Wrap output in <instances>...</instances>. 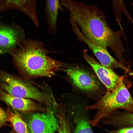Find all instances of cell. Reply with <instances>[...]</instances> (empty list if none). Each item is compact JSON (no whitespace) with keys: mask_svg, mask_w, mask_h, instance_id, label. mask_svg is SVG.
<instances>
[{"mask_svg":"<svg viewBox=\"0 0 133 133\" xmlns=\"http://www.w3.org/2000/svg\"><path fill=\"white\" fill-rule=\"evenodd\" d=\"M80 100L69 106L68 110L71 119L70 121H69L72 133H94L89 122V116L85 108V102Z\"/></svg>","mask_w":133,"mask_h":133,"instance_id":"30bf717a","label":"cell"},{"mask_svg":"<svg viewBox=\"0 0 133 133\" xmlns=\"http://www.w3.org/2000/svg\"><path fill=\"white\" fill-rule=\"evenodd\" d=\"M105 133H133V126H126L117 128L114 130L104 128Z\"/></svg>","mask_w":133,"mask_h":133,"instance_id":"e0dca14e","label":"cell"},{"mask_svg":"<svg viewBox=\"0 0 133 133\" xmlns=\"http://www.w3.org/2000/svg\"><path fill=\"white\" fill-rule=\"evenodd\" d=\"M45 14L48 25L49 30L51 33H56V27L58 11L63 10L60 0H45Z\"/></svg>","mask_w":133,"mask_h":133,"instance_id":"5bb4252c","label":"cell"},{"mask_svg":"<svg viewBox=\"0 0 133 133\" xmlns=\"http://www.w3.org/2000/svg\"><path fill=\"white\" fill-rule=\"evenodd\" d=\"M24 30L13 22L5 24L0 20V55L9 53L25 40Z\"/></svg>","mask_w":133,"mask_h":133,"instance_id":"ba28073f","label":"cell"},{"mask_svg":"<svg viewBox=\"0 0 133 133\" xmlns=\"http://www.w3.org/2000/svg\"><path fill=\"white\" fill-rule=\"evenodd\" d=\"M83 57L94 71L97 77L105 86L107 91L115 90L125 78L120 76L114 70L106 67L97 61L91 55L88 54L87 50L83 51Z\"/></svg>","mask_w":133,"mask_h":133,"instance_id":"9c48e42d","label":"cell"},{"mask_svg":"<svg viewBox=\"0 0 133 133\" xmlns=\"http://www.w3.org/2000/svg\"><path fill=\"white\" fill-rule=\"evenodd\" d=\"M22 118L26 123L30 133H55L59 126L54 112L22 113Z\"/></svg>","mask_w":133,"mask_h":133,"instance_id":"52a82bcc","label":"cell"},{"mask_svg":"<svg viewBox=\"0 0 133 133\" xmlns=\"http://www.w3.org/2000/svg\"><path fill=\"white\" fill-rule=\"evenodd\" d=\"M9 133H17L13 129Z\"/></svg>","mask_w":133,"mask_h":133,"instance_id":"d6986e66","label":"cell"},{"mask_svg":"<svg viewBox=\"0 0 133 133\" xmlns=\"http://www.w3.org/2000/svg\"><path fill=\"white\" fill-rule=\"evenodd\" d=\"M0 88L11 96L36 101L52 108L56 100L52 95L39 90L23 78L0 69Z\"/></svg>","mask_w":133,"mask_h":133,"instance_id":"5b68a950","label":"cell"},{"mask_svg":"<svg viewBox=\"0 0 133 133\" xmlns=\"http://www.w3.org/2000/svg\"><path fill=\"white\" fill-rule=\"evenodd\" d=\"M8 122L9 120L7 113L0 106V128L3 126L8 125L7 123Z\"/></svg>","mask_w":133,"mask_h":133,"instance_id":"ac0fdd59","label":"cell"},{"mask_svg":"<svg viewBox=\"0 0 133 133\" xmlns=\"http://www.w3.org/2000/svg\"><path fill=\"white\" fill-rule=\"evenodd\" d=\"M66 105L63 103L59 104L55 109L57 113H54L59 122L57 131L59 133H72L68 119L66 115Z\"/></svg>","mask_w":133,"mask_h":133,"instance_id":"9a60e30c","label":"cell"},{"mask_svg":"<svg viewBox=\"0 0 133 133\" xmlns=\"http://www.w3.org/2000/svg\"><path fill=\"white\" fill-rule=\"evenodd\" d=\"M124 78L115 90L107 91L93 105H86L87 111H97L93 119L89 121L92 127L98 126L102 119L116 110L123 109L133 113V99L124 83Z\"/></svg>","mask_w":133,"mask_h":133,"instance_id":"277c9868","label":"cell"},{"mask_svg":"<svg viewBox=\"0 0 133 133\" xmlns=\"http://www.w3.org/2000/svg\"><path fill=\"white\" fill-rule=\"evenodd\" d=\"M0 100L23 114L36 111L45 112L50 110L48 108L39 105L32 99L13 96L0 88Z\"/></svg>","mask_w":133,"mask_h":133,"instance_id":"8fae6325","label":"cell"},{"mask_svg":"<svg viewBox=\"0 0 133 133\" xmlns=\"http://www.w3.org/2000/svg\"><path fill=\"white\" fill-rule=\"evenodd\" d=\"M101 123L102 125H110L117 128L133 126V113L126 110L121 112L116 110L102 118Z\"/></svg>","mask_w":133,"mask_h":133,"instance_id":"4fadbf2b","label":"cell"},{"mask_svg":"<svg viewBox=\"0 0 133 133\" xmlns=\"http://www.w3.org/2000/svg\"><path fill=\"white\" fill-rule=\"evenodd\" d=\"M61 5L69 11L85 37L104 49L110 48L121 64H127L124 58L126 50L121 39L124 34L123 28L113 31L108 25L104 13L96 5L73 0H62Z\"/></svg>","mask_w":133,"mask_h":133,"instance_id":"6da1fadb","label":"cell"},{"mask_svg":"<svg viewBox=\"0 0 133 133\" xmlns=\"http://www.w3.org/2000/svg\"><path fill=\"white\" fill-rule=\"evenodd\" d=\"M69 17V22L78 41L87 45L101 65L114 70L116 68H121L128 75L133 77V71L114 58L108 52L107 50L85 37L81 32L73 17L70 16Z\"/></svg>","mask_w":133,"mask_h":133,"instance_id":"8992f818","label":"cell"},{"mask_svg":"<svg viewBox=\"0 0 133 133\" xmlns=\"http://www.w3.org/2000/svg\"><path fill=\"white\" fill-rule=\"evenodd\" d=\"M37 0H0V12L16 9L23 12L35 26L39 24L36 11Z\"/></svg>","mask_w":133,"mask_h":133,"instance_id":"7c38bea8","label":"cell"},{"mask_svg":"<svg viewBox=\"0 0 133 133\" xmlns=\"http://www.w3.org/2000/svg\"><path fill=\"white\" fill-rule=\"evenodd\" d=\"M60 70L66 74L74 91L87 99L96 102L107 91L91 68L82 65L62 63Z\"/></svg>","mask_w":133,"mask_h":133,"instance_id":"3957f363","label":"cell"},{"mask_svg":"<svg viewBox=\"0 0 133 133\" xmlns=\"http://www.w3.org/2000/svg\"><path fill=\"white\" fill-rule=\"evenodd\" d=\"M44 46L38 40L27 39L11 51L13 63L25 80L50 77L60 70L62 63L49 57L53 52Z\"/></svg>","mask_w":133,"mask_h":133,"instance_id":"7a4b0ae2","label":"cell"},{"mask_svg":"<svg viewBox=\"0 0 133 133\" xmlns=\"http://www.w3.org/2000/svg\"><path fill=\"white\" fill-rule=\"evenodd\" d=\"M13 129L17 133H30L26 123L22 118L21 115L14 113L7 105L5 110Z\"/></svg>","mask_w":133,"mask_h":133,"instance_id":"2e32d148","label":"cell"}]
</instances>
